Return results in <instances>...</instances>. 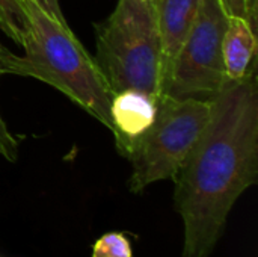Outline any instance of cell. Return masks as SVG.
Here are the masks:
<instances>
[{
  "label": "cell",
  "instance_id": "obj_6",
  "mask_svg": "<svg viewBox=\"0 0 258 257\" xmlns=\"http://www.w3.org/2000/svg\"><path fill=\"white\" fill-rule=\"evenodd\" d=\"M159 95L138 89L115 92L110 100V121L116 150L125 158L132 144L154 123Z\"/></svg>",
  "mask_w": 258,
  "mask_h": 257
},
{
  "label": "cell",
  "instance_id": "obj_14",
  "mask_svg": "<svg viewBox=\"0 0 258 257\" xmlns=\"http://www.w3.org/2000/svg\"><path fill=\"white\" fill-rule=\"evenodd\" d=\"M246 5H248V21L252 26V29L257 32L258 0H246Z\"/></svg>",
  "mask_w": 258,
  "mask_h": 257
},
{
  "label": "cell",
  "instance_id": "obj_12",
  "mask_svg": "<svg viewBox=\"0 0 258 257\" xmlns=\"http://www.w3.org/2000/svg\"><path fill=\"white\" fill-rule=\"evenodd\" d=\"M219 5L227 17H242L248 20L246 0H219Z\"/></svg>",
  "mask_w": 258,
  "mask_h": 257
},
{
  "label": "cell",
  "instance_id": "obj_7",
  "mask_svg": "<svg viewBox=\"0 0 258 257\" xmlns=\"http://www.w3.org/2000/svg\"><path fill=\"white\" fill-rule=\"evenodd\" d=\"M162 45V86L171 65L192 29L201 0H153Z\"/></svg>",
  "mask_w": 258,
  "mask_h": 257
},
{
  "label": "cell",
  "instance_id": "obj_1",
  "mask_svg": "<svg viewBox=\"0 0 258 257\" xmlns=\"http://www.w3.org/2000/svg\"><path fill=\"white\" fill-rule=\"evenodd\" d=\"M172 180L183 257H209L231 208L258 180L257 62L213 97L207 126Z\"/></svg>",
  "mask_w": 258,
  "mask_h": 257
},
{
  "label": "cell",
  "instance_id": "obj_8",
  "mask_svg": "<svg viewBox=\"0 0 258 257\" xmlns=\"http://www.w3.org/2000/svg\"><path fill=\"white\" fill-rule=\"evenodd\" d=\"M227 80L242 79L255 62L257 32L242 17H228L222 42Z\"/></svg>",
  "mask_w": 258,
  "mask_h": 257
},
{
  "label": "cell",
  "instance_id": "obj_3",
  "mask_svg": "<svg viewBox=\"0 0 258 257\" xmlns=\"http://www.w3.org/2000/svg\"><path fill=\"white\" fill-rule=\"evenodd\" d=\"M95 62L112 94H162V45L153 0H118L110 17L97 26Z\"/></svg>",
  "mask_w": 258,
  "mask_h": 257
},
{
  "label": "cell",
  "instance_id": "obj_11",
  "mask_svg": "<svg viewBox=\"0 0 258 257\" xmlns=\"http://www.w3.org/2000/svg\"><path fill=\"white\" fill-rule=\"evenodd\" d=\"M3 50L5 47L0 44V76L5 74L3 73ZM0 155L5 156V159L15 162L18 158V141L12 136V133L8 130L5 120L0 115Z\"/></svg>",
  "mask_w": 258,
  "mask_h": 257
},
{
  "label": "cell",
  "instance_id": "obj_4",
  "mask_svg": "<svg viewBox=\"0 0 258 257\" xmlns=\"http://www.w3.org/2000/svg\"><path fill=\"white\" fill-rule=\"evenodd\" d=\"M210 111L212 100L159 95L154 123L125 155L133 168L128 182L132 192L174 179L207 126Z\"/></svg>",
  "mask_w": 258,
  "mask_h": 257
},
{
  "label": "cell",
  "instance_id": "obj_10",
  "mask_svg": "<svg viewBox=\"0 0 258 257\" xmlns=\"http://www.w3.org/2000/svg\"><path fill=\"white\" fill-rule=\"evenodd\" d=\"M92 257H132V247L122 233H106L95 242Z\"/></svg>",
  "mask_w": 258,
  "mask_h": 257
},
{
  "label": "cell",
  "instance_id": "obj_9",
  "mask_svg": "<svg viewBox=\"0 0 258 257\" xmlns=\"http://www.w3.org/2000/svg\"><path fill=\"white\" fill-rule=\"evenodd\" d=\"M0 27L14 42L23 44L27 21L21 0H0Z\"/></svg>",
  "mask_w": 258,
  "mask_h": 257
},
{
  "label": "cell",
  "instance_id": "obj_13",
  "mask_svg": "<svg viewBox=\"0 0 258 257\" xmlns=\"http://www.w3.org/2000/svg\"><path fill=\"white\" fill-rule=\"evenodd\" d=\"M32 2L36 3L44 12H47L56 21H59L62 24H67V20H65V15L62 14L59 0H32Z\"/></svg>",
  "mask_w": 258,
  "mask_h": 257
},
{
  "label": "cell",
  "instance_id": "obj_2",
  "mask_svg": "<svg viewBox=\"0 0 258 257\" xmlns=\"http://www.w3.org/2000/svg\"><path fill=\"white\" fill-rule=\"evenodd\" d=\"M21 3L27 21L21 44L24 55H14L5 47L3 73L48 83L110 130L113 94L95 59L68 24L51 18L32 0H21Z\"/></svg>",
  "mask_w": 258,
  "mask_h": 257
},
{
  "label": "cell",
  "instance_id": "obj_5",
  "mask_svg": "<svg viewBox=\"0 0 258 257\" xmlns=\"http://www.w3.org/2000/svg\"><path fill=\"white\" fill-rule=\"evenodd\" d=\"M227 18L219 0H201L197 20L171 65L162 94L213 100L227 82L222 53Z\"/></svg>",
  "mask_w": 258,
  "mask_h": 257
}]
</instances>
